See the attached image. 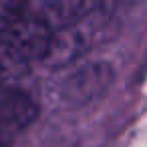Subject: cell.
I'll return each instance as SVG.
<instances>
[{"instance_id":"1","label":"cell","mask_w":147,"mask_h":147,"mask_svg":"<svg viewBox=\"0 0 147 147\" xmlns=\"http://www.w3.org/2000/svg\"><path fill=\"white\" fill-rule=\"evenodd\" d=\"M57 30L42 2L0 0V73H16L51 55Z\"/></svg>"}]
</instances>
